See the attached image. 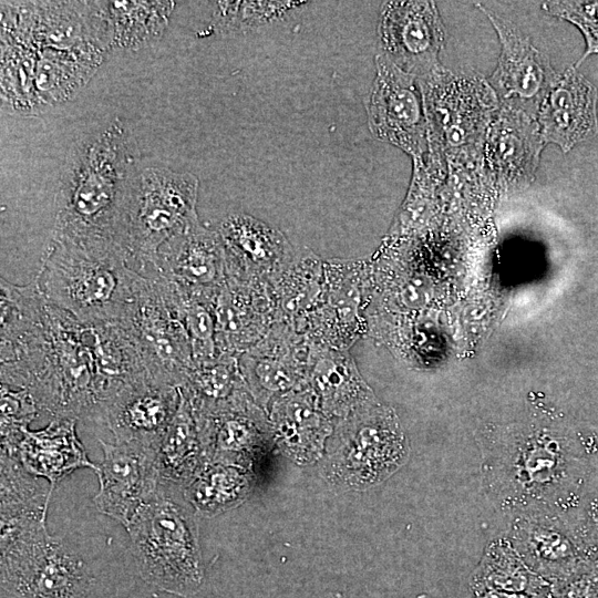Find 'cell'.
Wrapping results in <instances>:
<instances>
[{"label":"cell","instance_id":"1","mask_svg":"<svg viewBox=\"0 0 598 598\" xmlns=\"http://www.w3.org/2000/svg\"><path fill=\"white\" fill-rule=\"evenodd\" d=\"M131 372L114 323L79 321L39 290L1 320V384L27 389L53 419L95 420Z\"/></svg>","mask_w":598,"mask_h":598},{"label":"cell","instance_id":"2","mask_svg":"<svg viewBox=\"0 0 598 598\" xmlns=\"http://www.w3.org/2000/svg\"><path fill=\"white\" fill-rule=\"evenodd\" d=\"M131 130L115 118L75 143L68 153L55 194L52 235L115 241L128 188L140 172Z\"/></svg>","mask_w":598,"mask_h":598},{"label":"cell","instance_id":"3","mask_svg":"<svg viewBox=\"0 0 598 598\" xmlns=\"http://www.w3.org/2000/svg\"><path fill=\"white\" fill-rule=\"evenodd\" d=\"M145 280L113 240L52 235L34 283L51 305L96 323L122 321Z\"/></svg>","mask_w":598,"mask_h":598},{"label":"cell","instance_id":"4","mask_svg":"<svg viewBox=\"0 0 598 598\" xmlns=\"http://www.w3.org/2000/svg\"><path fill=\"white\" fill-rule=\"evenodd\" d=\"M193 509L183 487L159 480L151 501L126 527L142 579L184 598L195 595L204 580Z\"/></svg>","mask_w":598,"mask_h":598},{"label":"cell","instance_id":"5","mask_svg":"<svg viewBox=\"0 0 598 598\" xmlns=\"http://www.w3.org/2000/svg\"><path fill=\"white\" fill-rule=\"evenodd\" d=\"M198 186L197 177L187 172L165 167L140 169L115 230V243L133 270L152 277L162 245L198 220Z\"/></svg>","mask_w":598,"mask_h":598},{"label":"cell","instance_id":"6","mask_svg":"<svg viewBox=\"0 0 598 598\" xmlns=\"http://www.w3.org/2000/svg\"><path fill=\"white\" fill-rule=\"evenodd\" d=\"M1 589L12 598H85L93 578L84 560L44 519L1 526Z\"/></svg>","mask_w":598,"mask_h":598},{"label":"cell","instance_id":"7","mask_svg":"<svg viewBox=\"0 0 598 598\" xmlns=\"http://www.w3.org/2000/svg\"><path fill=\"white\" fill-rule=\"evenodd\" d=\"M408 453L396 414L375 402L344 419L330 470L334 480L343 485L371 487L403 465Z\"/></svg>","mask_w":598,"mask_h":598},{"label":"cell","instance_id":"8","mask_svg":"<svg viewBox=\"0 0 598 598\" xmlns=\"http://www.w3.org/2000/svg\"><path fill=\"white\" fill-rule=\"evenodd\" d=\"M146 371L179 388L193 367L192 346L183 321L157 277H146L126 317Z\"/></svg>","mask_w":598,"mask_h":598},{"label":"cell","instance_id":"9","mask_svg":"<svg viewBox=\"0 0 598 598\" xmlns=\"http://www.w3.org/2000/svg\"><path fill=\"white\" fill-rule=\"evenodd\" d=\"M511 543L549 584L598 559V528L590 515L561 517L528 513L515 520Z\"/></svg>","mask_w":598,"mask_h":598},{"label":"cell","instance_id":"10","mask_svg":"<svg viewBox=\"0 0 598 598\" xmlns=\"http://www.w3.org/2000/svg\"><path fill=\"white\" fill-rule=\"evenodd\" d=\"M375 71L365 101L370 132L377 140L422 159L429 143L419 80L380 53L375 55Z\"/></svg>","mask_w":598,"mask_h":598},{"label":"cell","instance_id":"11","mask_svg":"<svg viewBox=\"0 0 598 598\" xmlns=\"http://www.w3.org/2000/svg\"><path fill=\"white\" fill-rule=\"evenodd\" d=\"M377 33L380 54L405 73L417 80H429L439 73L445 32L434 2H384Z\"/></svg>","mask_w":598,"mask_h":598},{"label":"cell","instance_id":"12","mask_svg":"<svg viewBox=\"0 0 598 598\" xmlns=\"http://www.w3.org/2000/svg\"><path fill=\"white\" fill-rule=\"evenodd\" d=\"M99 442L103 460L94 471L100 487L93 502L100 513L126 528L157 489V451L133 444Z\"/></svg>","mask_w":598,"mask_h":598},{"label":"cell","instance_id":"13","mask_svg":"<svg viewBox=\"0 0 598 598\" xmlns=\"http://www.w3.org/2000/svg\"><path fill=\"white\" fill-rule=\"evenodd\" d=\"M177 386L145 373L124 386L102 409L99 420L116 443L158 448L179 404Z\"/></svg>","mask_w":598,"mask_h":598},{"label":"cell","instance_id":"14","mask_svg":"<svg viewBox=\"0 0 598 598\" xmlns=\"http://www.w3.org/2000/svg\"><path fill=\"white\" fill-rule=\"evenodd\" d=\"M312 342L277 322L257 343L238 355V367L249 394L264 405L298 385H306Z\"/></svg>","mask_w":598,"mask_h":598},{"label":"cell","instance_id":"15","mask_svg":"<svg viewBox=\"0 0 598 598\" xmlns=\"http://www.w3.org/2000/svg\"><path fill=\"white\" fill-rule=\"evenodd\" d=\"M494 25L502 45L489 81L508 107L534 116L556 81L549 59L511 22L478 6Z\"/></svg>","mask_w":598,"mask_h":598},{"label":"cell","instance_id":"16","mask_svg":"<svg viewBox=\"0 0 598 598\" xmlns=\"http://www.w3.org/2000/svg\"><path fill=\"white\" fill-rule=\"evenodd\" d=\"M228 276L274 285L287 270L296 252L276 227L248 214H230L218 227Z\"/></svg>","mask_w":598,"mask_h":598},{"label":"cell","instance_id":"17","mask_svg":"<svg viewBox=\"0 0 598 598\" xmlns=\"http://www.w3.org/2000/svg\"><path fill=\"white\" fill-rule=\"evenodd\" d=\"M218 357H238L277 323L272 285L228 276L212 301Z\"/></svg>","mask_w":598,"mask_h":598},{"label":"cell","instance_id":"18","mask_svg":"<svg viewBox=\"0 0 598 598\" xmlns=\"http://www.w3.org/2000/svg\"><path fill=\"white\" fill-rule=\"evenodd\" d=\"M363 287L362 261L323 262V289L306 332L309 340L348 350L362 333Z\"/></svg>","mask_w":598,"mask_h":598},{"label":"cell","instance_id":"19","mask_svg":"<svg viewBox=\"0 0 598 598\" xmlns=\"http://www.w3.org/2000/svg\"><path fill=\"white\" fill-rule=\"evenodd\" d=\"M154 276L190 290L216 293L228 277L218 230L206 228L198 219L169 238L157 252Z\"/></svg>","mask_w":598,"mask_h":598},{"label":"cell","instance_id":"20","mask_svg":"<svg viewBox=\"0 0 598 598\" xmlns=\"http://www.w3.org/2000/svg\"><path fill=\"white\" fill-rule=\"evenodd\" d=\"M598 92L575 66L558 74L543 100L538 120L545 143H554L564 153L598 134Z\"/></svg>","mask_w":598,"mask_h":598},{"label":"cell","instance_id":"21","mask_svg":"<svg viewBox=\"0 0 598 598\" xmlns=\"http://www.w3.org/2000/svg\"><path fill=\"white\" fill-rule=\"evenodd\" d=\"M306 386L327 416L346 419L377 402L347 350L313 342Z\"/></svg>","mask_w":598,"mask_h":598},{"label":"cell","instance_id":"22","mask_svg":"<svg viewBox=\"0 0 598 598\" xmlns=\"http://www.w3.org/2000/svg\"><path fill=\"white\" fill-rule=\"evenodd\" d=\"M75 423L73 419H52L44 429H27L20 442L18 457L21 463L31 474L45 478L52 491L73 471L96 468L78 439Z\"/></svg>","mask_w":598,"mask_h":598},{"label":"cell","instance_id":"23","mask_svg":"<svg viewBox=\"0 0 598 598\" xmlns=\"http://www.w3.org/2000/svg\"><path fill=\"white\" fill-rule=\"evenodd\" d=\"M322 289L323 262L307 250L296 254L290 266L272 285L277 322L306 336Z\"/></svg>","mask_w":598,"mask_h":598},{"label":"cell","instance_id":"24","mask_svg":"<svg viewBox=\"0 0 598 598\" xmlns=\"http://www.w3.org/2000/svg\"><path fill=\"white\" fill-rule=\"evenodd\" d=\"M470 588L474 595L499 591L509 594H546L550 584L536 574L507 538L492 540L473 570Z\"/></svg>","mask_w":598,"mask_h":598},{"label":"cell","instance_id":"25","mask_svg":"<svg viewBox=\"0 0 598 598\" xmlns=\"http://www.w3.org/2000/svg\"><path fill=\"white\" fill-rule=\"evenodd\" d=\"M543 145L538 125L523 111L506 110L494 124L488 143L492 162L501 174H534Z\"/></svg>","mask_w":598,"mask_h":598},{"label":"cell","instance_id":"26","mask_svg":"<svg viewBox=\"0 0 598 598\" xmlns=\"http://www.w3.org/2000/svg\"><path fill=\"white\" fill-rule=\"evenodd\" d=\"M178 409L156 454L159 480L185 487L205 465L198 427L188 400L179 392Z\"/></svg>","mask_w":598,"mask_h":598},{"label":"cell","instance_id":"27","mask_svg":"<svg viewBox=\"0 0 598 598\" xmlns=\"http://www.w3.org/2000/svg\"><path fill=\"white\" fill-rule=\"evenodd\" d=\"M174 7L173 1H103L110 49H138L154 42Z\"/></svg>","mask_w":598,"mask_h":598},{"label":"cell","instance_id":"28","mask_svg":"<svg viewBox=\"0 0 598 598\" xmlns=\"http://www.w3.org/2000/svg\"><path fill=\"white\" fill-rule=\"evenodd\" d=\"M272 416L279 439L297 453L317 452L330 431L329 416L307 386L279 398Z\"/></svg>","mask_w":598,"mask_h":598},{"label":"cell","instance_id":"29","mask_svg":"<svg viewBox=\"0 0 598 598\" xmlns=\"http://www.w3.org/2000/svg\"><path fill=\"white\" fill-rule=\"evenodd\" d=\"M249 491L245 467L207 463L183 488L184 497L204 516H214L239 505Z\"/></svg>","mask_w":598,"mask_h":598},{"label":"cell","instance_id":"30","mask_svg":"<svg viewBox=\"0 0 598 598\" xmlns=\"http://www.w3.org/2000/svg\"><path fill=\"white\" fill-rule=\"evenodd\" d=\"M1 520L45 516L52 494L18 456L1 454Z\"/></svg>","mask_w":598,"mask_h":598},{"label":"cell","instance_id":"31","mask_svg":"<svg viewBox=\"0 0 598 598\" xmlns=\"http://www.w3.org/2000/svg\"><path fill=\"white\" fill-rule=\"evenodd\" d=\"M237 358L220 355L190 368L178 390L189 401L192 408L221 403L238 390L246 388Z\"/></svg>","mask_w":598,"mask_h":598},{"label":"cell","instance_id":"32","mask_svg":"<svg viewBox=\"0 0 598 598\" xmlns=\"http://www.w3.org/2000/svg\"><path fill=\"white\" fill-rule=\"evenodd\" d=\"M40 409L27 389L1 384V454L18 456V448L29 424Z\"/></svg>","mask_w":598,"mask_h":598},{"label":"cell","instance_id":"33","mask_svg":"<svg viewBox=\"0 0 598 598\" xmlns=\"http://www.w3.org/2000/svg\"><path fill=\"white\" fill-rule=\"evenodd\" d=\"M291 2L219 1L214 14L223 30H245L261 25L292 7Z\"/></svg>","mask_w":598,"mask_h":598},{"label":"cell","instance_id":"34","mask_svg":"<svg viewBox=\"0 0 598 598\" xmlns=\"http://www.w3.org/2000/svg\"><path fill=\"white\" fill-rule=\"evenodd\" d=\"M543 9L575 24L584 34L586 51L575 68L590 54H598V1H548L544 2Z\"/></svg>","mask_w":598,"mask_h":598},{"label":"cell","instance_id":"35","mask_svg":"<svg viewBox=\"0 0 598 598\" xmlns=\"http://www.w3.org/2000/svg\"><path fill=\"white\" fill-rule=\"evenodd\" d=\"M550 598H598V559L550 582Z\"/></svg>","mask_w":598,"mask_h":598},{"label":"cell","instance_id":"36","mask_svg":"<svg viewBox=\"0 0 598 598\" xmlns=\"http://www.w3.org/2000/svg\"><path fill=\"white\" fill-rule=\"evenodd\" d=\"M474 598H550V591L546 594H509L499 591H487L475 595Z\"/></svg>","mask_w":598,"mask_h":598},{"label":"cell","instance_id":"37","mask_svg":"<svg viewBox=\"0 0 598 598\" xmlns=\"http://www.w3.org/2000/svg\"><path fill=\"white\" fill-rule=\"evenodd\" d=\"M589 515L598 528V504L589 512Z\"/></svg>","mask_w":598,"mask_h":598}]
</instances>
